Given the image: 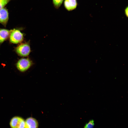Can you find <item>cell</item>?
I'll use <instances>...</instances> for the list:
<instances>
[{
    "mask_svg": "<svg viewBox=\"0 0 128 128\" xmlns=\"http://www.w3.org/2000/svg\"><path fill=\"white\" fill-rule=\"evenodd\" d=\"M33 64L32 61L28 58L19 59L16 64V67L20 71L23 72L28 70Z\"/></svg>",
    "mask_w": 128,
    "mask_h": 128,
    "instance_id": "cell-1",
    "label": "cell"
},
{
    "mask_svg": "<svg viewBox=\"0 0 128 128\" xmlns=\"http://www.w3.org/2000/svg\"><path fill=\"white\" fill-rule=\"evenodd\" d=\"M15 51L20 56L23 57L27 56L31 52L29 42L21 44L16 47Z\"/></svg>",
    "mask_w": 128,
    "mask_h": 128,
    "instance_id": "cell-2",
    "label": "cell"
},
{
    "mask_svg": "<svg viewBox=\"0 0 128 128\" xmlns=\"http://www.w3.org/2000/svg\"><path fill=\"white\" fill-rule=\"evenodd\" d=\"M9 36L10 42L13 44H17L21 42L23 38V34L17 29L12 30Z\"/></svg>",
    "mask_w": 128,
    "mask_h": 128,
    "instance_id": "cell-3",
    "label": "cell"
},
{
    "mask_svg": "<svg viewBox=\"0 0 128 128\" xmlns=\"http://www.w3.org/2000/svg\"><path fill=\"white\" fill-rule=\"evenodd\" d=\"M9 124L11 128H25V120L21 117L15 116L11 119Z\"/></svg>",
    "mask_w": 128,
    "mask_h": 128,
    "instance_id": "cell-4",
    "label": "cell"
},
{
    "mask_svg": "<svg viewBox=\"0 0 128 128\" xmlns=\"http://www.w3.org/2000/svg\"><path fill=\"white\" fill-rule=\"evenodd\" d=\"M9 19V13L7 9L3 8L0 10V23L6 27Z\"/></svg>",
    "mask_w": 128,
    "mask_h": 128,
    "instance_id": "cell-5",
    "label": "cell"
},
{
    "mask_svg": "<svg viewBox=\"0 0 128 128\" xmlns=\"http://www.w3.org/2000/svg\"><path fill=\"white\" fill-rule=\"evenodd\" d=\"M38 126L37 121L34 118L29 117L25 120V128H38Z\"/></svg>",
    "mask_w": 128,
    "mask_h": 128,
    "instance_id": "cell-6",
    "label": "cell"
},
{
    "mask_svg": "<svg viewBox=\"0 0 128 128\" xmlns=\"http://www.w3.org/2000/svg\"><path fill=\"white\" fill-rule=\"evenodd\" d=\"M77 4L76 0H65L64 2V6L69 11L75 9L77 7Z\"/></svg>",
    "mask_w": 128,
    "mask_h": 128,
    "instance_id": "cell-7",
    "label": "cell"
},
{
    "mask_svg": "<svg viewBox=\"0 0 128 128\" xmlns=\"http://www.w3.org/2000/svg\"><path fill=\"white\" fill-rule=\"evenodd\" d=\"M11 31L5 29H0V44L8 38Z\"/></svg>",
    "mask_w": 128,
    "mask_h": 128,
    "instance_id": "cell-8",
    "label": "cell"
},
{
    "mask_svg": "<svg viewBox=\"0 0 128 128\" xmlns=\"http://www.w3.org/2000/svg\"><path fill=\"white\" fill-rule=\"evenodd\" d=\"M94 125V121L93 119H91L85 124L84 128H93Z\"/></svg>",
    "mask_w": 128,
    "mask_h": 128,
    "instance_id": "cell-9",
    "label": "cell"
},
{
    "mask_svg": "<svg viewBox=\"0 0 128 128\" xmlns=\"http://www.w3.org/2000/svg\"><path fill=\"white\" fill-rule=\"evenodd\" d=\"M63 0H53L55 6L56 8H59L62 3Z\"/></svg>",
    "mask_w": 128,
    "mask_h": 128,
    "instance_id": "cell-10",
    "label": "cell"
},
{
    "mask_svg": "<svg viewBox=\"0 0 128 128\" xmlns=\"http://www.w3.org/2000/svg\"><path fill=\"white\" fill-rule=\"evenodd\" d=\"M11 0H1L0 1V10L3 8Z\"/></svg>",
    "mask_w": 128,
    "mask_h": 128,
    "instance_id": "cell-11",
    "label": "cell"
},
{
    "mask_svg": "<svg viewBox=\"0 0 128 128\" xmlns=\"http://www.w3.org/2000/svg\"><path fill=\"white\" fill-rule=\"evenodd\" d=\"M125 13L127 17L128 16V7H127L125 10Z\"/></svg>",
    "mask_w": 128,
    "mask_h": 128,
    "instance_id": "cell-12",
    "label": "cell"
},
{
    "mask_svg": "<svg viewBox=\"0 0 128 128\" xmlns=\"http://www.w3.org/2000/svg\"><path fill=\"white\" fill-rule=\"evenodd\" d=\"M1 0H0V1Z\"/></svg>",
    "mask_w": 128,
    "mask_h": 128,
    "instance_id": "cell-13",
    "label": "cell"
}]
</instances>
